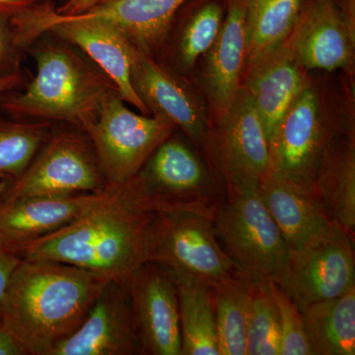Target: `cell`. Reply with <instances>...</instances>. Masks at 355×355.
<instances>
[{
	"instance_id": "cell-1",
	"label": "cell",
	"mask_w": 355,
	"mask_h": 355,
	"mask_svg": "<svg viewBox=\"0 0 355 355\" xmlns=\"http://www.w3.org/2000/svg\"><path fill=\"white\" fill-rule=\"evenodd\" d=\"M110 280L67 263L22 259L0 305V320L25 355H51L80 326Z\"/></svg>"
},
{
	"instance_id": "cell-2",
	"label": "cell",
	"mask_w": 355,
	"mask_h": 355,
	"mask_svg": "<svg viewBox=\"0 0 355 355\" xmlns=\"http://www.w3.org/2000/svg\"><path fill=\"white\" fill-rule=\"evenodd\" d=\"M154 214L111 196L62 228L33 242L21 258L58 261L128 284L144 263V238Z\"/></svg>"
},
{
	"instance_id": "cell-3",
	"label": "cell",
	"mask_w": 355,
	"mask_h": 355,
	"mask_svg": "<svg viewBox=\"0 0 355 355\" xmlns=\"http://www.w3.org/2000/svg\"><path fill=\"white\" fill-rule=\"evenodd\" d=\"M116 191L132 209L149 214H189L214 221L226 198L221 178L178 137H169Z\"/></svg>"
},
{
	"instance_id": "cell-4",
	"label": "cell",
	"mask_w": 355,
	"mask_h": 355,
	"mask_svg": "<svg viewBox=\"0 0 355 355\" xmlns=\"http://www.w3.org/2000/svg\"><path fill=\"white\" fill-rule=\"evenodd\" d=\"M36 60V76L24 92L6 100L4 108L25 118L67 121L86 130L107 96L116 90L114 84L64 46H44Z\"/></svg>"
},
{
	"instance_id": "cell-5",
	"label": "cell",
	"mask_w": 355,
	"mask_h": 355,
	"mask_svg": "<svg viewBox=\"0 0 355 355\" xmlns=\"http://www.w3.org/2000/svg\"><path fill=\"white\" fill-rule=\"evenodd\" d=\"M214 224L241 272L254 280L284 284L291 249L259 189L226 196Z\"/></svg>"
},
{
	"instance_id": "cell-6",
	"label": "cell",
	"mask_w": 355,
	"mask_h": 355,
	"mask_svg": "<svg viewBox=\"0 0 355 355\" xmlns=\"http://www.w3.org/2000/svg\"><path fill=\"white\" fill-rule=\"evenodd\" d=\"M214 286L239 270L217 241L214 221L189 214H154L144 238V263Z\"/></svg>"
},
{
	"instance_id": "cell-7",
	"label": "cell",
	"mask_w": 355,
	"mask_h": 355,
	"mask_svg": "<svg viewBox=\"0 0 355 355\" xmlns=\"http://www.w3.org/2000/svg\"><path fill=\"white\" fill-rule=\"evenodd\" d=\"M114 90L86 128L109 189L118 190L144 167L175 127L159 116L133 113Z\"/></svg>"
},
{
	"instance_id": "cell-8",
	"label": "cell",
	"mask_w": 355,
	"mask_h": 355,
	"mask_svg": "<svg viewBox=\"0 0 355 355\" xmlns=\"http://www.w3.org/2000/svg\"><path fill=\"white\" fill-rule=\"evenodd\" d=\"M108 189L91 140L62 132L50 135L24 171L0 184V203Z\"/></svg>"
},
{
	"instance_id": "cell-9",
	"label": "cell",
	"mask_w": 355,
	"mask_h": 355,
	"mask_svg": "<svg viewBox=\"0 0 355 355\" xmlns=\"http://www.w3.org/2000/svg\"><path fill=\"white\" fill-rule=\"evenodd\" d=\"M335 140L316 90L306 83L270 137L268 168L315 198L318 173Z\"/></svg>"
},
{
	"instance_id": "cell-10",
	"label": "cell",
	"mask_w": 355,
	"mask_h": 355,
	"mask_svg": "<svg viewBox=\"0 0 355 355\" xmlns=\"http://www.w3.org/2000/svg\"><path fill=\"white\" fill-rule=\"evenodd\" d=\"M302 311L355 288L354 237L334 222L304 246L291 251L280 286Z\"/></svg>"
},
{
	"instance_id": "cell-11",
	"label": "cell",
	"mask_w": 355,
	"mask_h": 355,
	"mask_svg": "<svg viewBox=\"0 0 355 355\" xmlns=\"http://www.w3.org/2000/svg\"><path fill=\"white\" fill-rule=\"evenodd\" d=\"M216 125L212 135L226 196L259 189L270 164V144L258 110L244 88Z\"/></svg>"
},
{
	"instance_id": "cell-12",
	"label": "cell",
	"mask_w": 355,
	"mask_h": 355,
	"mask_svg": "<svg viewBox=\"0 0 355 355\" xmlns=\"http://www.w3.org/2000/svg\"><path fill=\"white\" fill-rule=\"evenodd\" d=\"M132 83L149 112L181 128L219 176L209 114L190 86L140 50L133 64Z\"/></svg>"
},
{
	"instance_id": "cell-13",
	"label": "cell",
	"mask_w": 355,
	"mask_h": 355,
	"mask_svg": "<svg viewBox=\"0 0 355 355\" xmlns=\"http://www.w3.org/2000/svg\"><path fill=\"white\" fill-rule=\"evenodd\" d=\"M127 286L140 354L182 355L179 300L171 273L146 261Z\"/></svg>"
},
{
	"instance_id": "cell-14",
	"label": "cell",
	"mask_w": 355,
	"mask_h": 355,
	"mask_svg": "<svg viewBox=\"0 0 355 355\" xmlns=\"http://www.w3.org/2000/svg\"><path fill=\"white\" fill-rule=\"evenodd\" d=\"M140 354L127 284L110 280L77 330L51 355Z\"/></svg>"
},
{
	"instance_id": "cell-15",
	"label": "cell",
	"mask_w": 355,
	"mask_h": 355,
	"mask_svg": "<svg viewBox=\"0 0 355 355\" xmlns=\"http://www.w3.org/2000/svg\"><path fill=\"white\" fill-rule=\"evenodd\" d=\"M286 44L303 69H345L354 60V22L338 0H310Z\"/></svg>"
},
{
	"instance_id": "cell-16",
	"label": "cell",
	"mask_w": 355,
	"mask_h": 355,
	"mask_svg": "<svg viewBox=\"0 0 355 355\" xmlns=\"http://www.w3.org/2000/svg\"><path fill=\"white\" fill-rule=\"evenodd\" d=\"M113 191L0 203V250L22 256L33 242L78 218L108 198Z\"/></svg>"
},
{
	"instance_id": "cell-17",
	"label": "cell",
	"mask_w": 355,
	"mask_h": 355,
	"mask_svg": "<svg viewBox=\"0 0 355 355\" xmlns=\"http://www.w3.org/2000/svg\"><path fill=\"white\" fill-rule=\"evenodd\" d=\"M247 53V0H229L227 14L207 51L203 85L216 121L227 113L242 88Z\"/></svg>"
},
{
	"instance_id": "cell-18",
	"label": "cell",
	"mask_w": 355,
	"mask_h": 355,
	"mask_svg": "<svg viewBox=\"0 0 355 355\" xmlns=\"http://www.w3.org/2000/svg\"><path fill=\"white\" fill-rule=\"evenodd\" d=\"M306 83L303 69L286 43L245 67L242 87L258 110L268 141Z\"/></svg>"
},
{
	"instance_id": "cell-19",
	"label": "cell",
	"mask_w": 355,
	"mask_h": 355,
	"mask_svg": "<svg viewBox=\"0 0 355 355\" xmlns=\"http://www.w3.org/2000/svg\"><path fill=\"white\" fill-rule=\"evenodd\" d=\"M187 0H101L73 17L112 26L139 50L150 55L164 41Z\"/></svg>"
},
{
	"instance_id": "cell-20",
	"label": "cell",
	"mask_w": 355,
	"mask_h": 355,
	"mask_svg": "<svg viewBox=\"0 0 355 355\" xmlns=\"http://www.w3.org/2000/svg\"><path fill=\"white\" fill-rule=\"evenodd\" d=\"M259 191L291 251L304 246L334 223L314 198L299 191L268 167Z\"/></svg>"
},
{
	"instance_id": "cell-21",
	"label": "cell",
	"mask_w": 355,
	"mask_h": 355,
	"mask_svg": "<svg viewBox=\"0 0 355 355\" xmlns=\"http://www.w3.org/2000/svg\"><path fill=\"white\" fill-rule=\"evenodd\" d=\"M315 198L331 221L355 232L354 137L333 142L324 155L314 187Z\"/></svg>"
},
{
	"instance_id": "cell-22",
	"label": "cell",
	"mask_w": 355,
	"mask_h": 355,
	"mask_svg": "<svg viewBox=\"0 0 355 355\" xmlns=\"http://www.w3.org/2000/svg\"><path fill=\"white\" fill-rule=\"evenodd\" d=\"M172 277L179 300L182 355H220L211 286L193 277Z\"/></svg>"
},
{
	"instance_id": "cell-23",
	"label": "cell",
	"mask_w": 355,
	"mask_h": 355,
	"mask_svg": "<svg viewBox=\"0 0 355 355\" xmlns=\"http://www.w3.org/2000/svg\"><path fill=\"white\" fill-rule=\"evenodd\" d=\"M301 313L315 355L355 354V288Z\"/></svg>"
},
{
	"instance_id": "cell-24",
	"label": "cell",
	"mask_w": 355,
	"mask_h": 355,
	"mask_svg": "<svg viewBox=\"0 0 355 355\" xmlns=\"http://www.w3.org/2000/svg\"><path fill=\"white\" fill-rule=\"evenodd\" d=\"M304 6L305 0H247L245 67L286 43Z\"/></svg>"
},
{
	"instance_id": "cell-25",
	"label": "cell",
	"mask_w": 355,
	"mask_h": 355,
	"mask_svg": "<svg viewBox=\"0 0 355 355\" xmlns=\"http://www.w3.org/2000/svg\"><path fill=\"white\" fill-rule=\"evenodd\" d=\"M250 277L241 270L211 286L219 354L247 355Z\"/></svg>"
},
{
	"instance_id": "cell-26",
	"label": "cell",
	"mask_w": 355,
	"mask_h": 355,
	"mask_svg": "<svg viewBox=\"0 0 355 355\" xmlns=\"http://www.w3.org/2000/svg\"><path fill=\"white\" fill-rule=\"evenodd\" d=\"M247 355H280L279 313L268 282L250 277L248 298Z\"/></svg>"
},
{
	"instance_id": "cell-27",
	"label": "cell",
	"mask_w": 355,
	"mask_h": 355,
	"mask_svg": "<svg viewBox=\"0 0 355 355\" xmlns=\"http://www.w3.org/2000/svg\"><path fill=\"white\" fill-rule=\"evenodd\" d=\"M50 135L46 123L0 121V174L20 175Z\"/></svg>"
},
{
	"instance_id": "cell-28",
	"label": "cell",
	"mask_w": 355,
	"mask_h": 355,
	"mask_svg": "<svg viewBox=\"0 0 355 355\" xmlns=\"http://www.w3.org/2000/svg\"><path fill=\"white\" fill-rule=\"evenodd\" d=\"M222 23L223 11L217 3L207 4L193 14L180 42V55L184 67H193L198 58L207 53L218 37Z\"/></svg>"
},
{
	"instance_id": "cell-29",
	"label": "cell",
	"mask_w": 355,
	"mask_h": 355,
	"mask_svg": "<svg viewBox=\"0 0 355 355\" xmlns=\"http://www.w3.org/2000/svg\"><path fill=\"white\" fill-rule=\"evenodd\" d=\"M268 286L279 313L280 355H315L298 306L277 282H268Z\"/></svg>"
},
{
	"instance_id": "cell-30",
	"label": "cell",
	"mask_w": 355,
	"mask_h": 355,
	"mask_svg": "<svg viewBox=\"0 0 355 355\" xmlns=\"http://www.w3.org/2000/svg\"><path fill=\"white\" fill-rule=\"evenodd\" d=\"M21 261V257L0 250V305L3 301L14 270L19 266Z\"/></svg>"
},
{
	"instance_id": "cell-31",
	"label": "cell",
	"mask_w": 355,
	"mask_h": 355,
	"mask_svg": "<svg viewBox=\"0 0 355 355\" xmlns=\"http://www.w3.org/2000/svg\"><path fill=\"white\" fill-rule=\"evenodd\" d=\"M101 0H67L64 4L55 9V12L62 16L78 15L96 6Z\"/></svg>"
},
{
	"instance_id": "cell-32",
	"label": "cell",
	"mask_w": 355,
	"mask_h": 355,
	"mask_svg": "<svg viewBox=\"0 0 355 355\" xmlns=\"http://www.w3.org/2000/svg\"><path fill=\"white\" fill-rule=\"evenodd\" d=\"M0 355H25L15 338L0 320Z\"/></svg>"
},
{
	"instance_id": "cell-33",
	"label": "cell",
	"mask_w": 355,
	"mask_h": 355,
	"mask_svg": "<svg viewBox=\"0 0 355 355\" xmlns=\"http://www.w3.org/2000/svg\"><path fill=\"white\" fill-rule=\"evenodd\" d=\"M36 0H0V15H16L34 7Z\"/></svg>"
},
{
	"instance_id": "cell-34",
	"label": "cell",
	"mask_w": 355,
	"mask_h": 355,
	"mask_svg": "<svg viewBox=\"0 0 355 355\" xmlns=\"http://www.w3.org/2000/svg\"><path fill=\"white\" fill-rule=\"evenodd\" d=\"M19 78L16 76H0V96L6 94L11 88L17 85Z\"/></svg>"
},
{
	"instance_id": "cell-35",
	"label": "cell",
	"mask_w": 355,
	"mask_h": 355,
	"mask_svg": "<svg viewBox=\"0 0 355 355\" xmlns=\"http://www.w3.org/2000/svg\"><path fill=\"white\" fill-rule=\"evenodd\" d=\"M2 51V43H1V38H0V55H1Z\"/></svg>"
}]
</instances>
